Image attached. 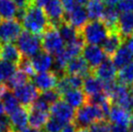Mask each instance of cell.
<instances>
[{"instance_id": "6da1fadb", "label": "cell", "mask_w": 133, "mask_h": 132, "mask_svg": "<svg viewBox=\"0 0 133 132\" xmlns=\"http://www.w3.org/2000/svg\"><path fill=\"white\" fill-rule=\"evenodd\" d=\"M22 26L27 32L39 36L43 35L51 24L44 10L38 6L33 0V2L24 10V15L22 19Z\"/></svg>"}, {"instance_id": "7a4b0ae2", "label": "cell", "mask_w": 133, "mask_h": 132, "mask_svg": "<svg viewBox=\"0 0 133 132\" xmlns=\"http://www.w3.org/2000/svg\"><path fill=\"white\" fill-rule=\"evenodd\" d=\"M110 29L101 19L89 21L80 30V35L87 45H102L110 34Z\"/></svg>"}, {"instance_id": "3957f363", "label": "cell", "mask_w": 133, "mask_h": 132, "mask_svg": "<svg viewBox=\"0 0 133 132\" xmlns=\"http://www.w3.org/2000/svg\"><path fill=\"white\" fill-rule=\"evenodd\" d=\"M100 120H107L102 109L96 105L85 103L75 112L73 123L77 128H87Z\"/></svg>"}, {"instance_id": "277c9868", "label": "cell", "mask_w": 133, "mask_h": 132, "mask_svg": "<svg viewBox=\"0 0 133 132\" xmlns=\"http://www.w3.org/2000/svg\"><path fill=\"white\" fill-rule=\"evenodd\" d=\"M17 47L22 57L31 58L41 51L42 43L39 36L23 30L17 39Z\"/></svg>"}, {"instance_id": "5b68a950", "label": "cell", "mask_w": 133, "mask_h": 132, "mask_svg": "<svg viewBox=\"0 0 133 132\" xmlns=\"http://www.w3.org/2000/svg\"><path fill=\"white\" fill-rule=\"evenodd\" d=\"M34 2L44 10L52 26L56 28L59 23L64 21L65 11L61 0H34Z\"/></svg>"}, {"instance_id": "8992f818", "label": "cell", "mask_w": 133, "mask_h": 132, "mask_svg": "<svg viewBox=\"0 0 133 132\" xmlns=\"http://www.w3.org/2000/svg\"><path fill=\"white\" fill-rule=\"evenodd\" d=\"M41 43L44 51L50 54L51 55H58L65 47V43L60 37L57 29L52 25L42 35Z\"/></svg>"}, {"instance_id": "52a82bcc", "label": "cell", "mask_w": 133, "mask_h": 132, "mask_svg": "<svg viewBox=\"0 0 133 132\" xmlns=\"http://www.w3.org/2000/svg\"><path fill=\"white\" fill-rule=\"evenodd\" d=\"M22 31V24L16 18L2 21L0 23V43H12L18 39Z\"/></svg>"}, {"instance_id": "ba28073f", "label": "cell", "mask_w": 133, "mask_h": 132, "mask_svg": "<svg viewBox=\"0 0 133 132\" xmlns=\"http://www.w3.org/2000/svg\"><path fill=\"white\" fill-rule=\"evenodd\" d=\"M14 95L18 99L19 103L23 107H28L40 96V91L35 88L32 83H26L13 90Z\"/></svg>"}, {"instance_id": "9c48e42d", "label": "cell", "mask_w": 133, "mask_h": 132, "mask_svg": "<svg viewBox=\"0 0 133 132\" xmlns=\"http://www.w3.org/2000/svg\"><path fill=\"white\" fill-rule=\"evenodd\" d=\"M66 75H73L79 77H88L89 75L93 74V70L89 67L88 62L83 56H77L68 61L65 67Z\"/></svg>"}, {"instance_id": "30bf717a", "label": "cell", "mask_w": 133, "mask_h": 132, "mask_svg": "<svg viewBox=\"0 0 133 132\" xmlns=\"http://www.w3.org/2000/svg\"><path fill=\"white\" fill-rule=\"evenodd\" d=\"M82 52L83 57L92 70L95 69L97 66L100 65L106 59V57H108L102 48L95 45H85Z\"/></svg>"}, {"instance_id": "8fae6325", "label": "cell", "mask_w": 133, "mask_h": 132, "mask_svg": "<svg viewBox=\"0 0 133 132\" xmlns=\"http://www.w3.org/2000/svg\"><path fill=\"white\" fill-rule=\"evenodd\" d=\"M75 112L76 111L62 99L52 104L50 108V114L52 115V117L58 118L64 123H70L74 121Z\"/></svg>"}, {"instance_id": "7c38bea8", "label": "cell", "mask_w": 133, "mask_h": 132, "mask_svg": "<svg viewBox=\"0 0 133 132\" xmlns=\"http://www.w3.org/2000/svg\"><path fill=\"white\" fill-rule=\"evenodd\" d=\"M58 77L54 71L42 72L32 78V84L40 92L52 89L56 87Z\"/></svg>"}, {"instance_id": "4fadbf2b", "label": "cell", "mask_w": 133, "mask_h": 132, "mask_svg": "<svg viewBox=\"0 0 133 132\" xmlns=\"http://www.w3.org/2000/svg\"><path fill=\"white\" fill-rule=\"evenodd\" d=\"M117 70L118 69L114 65L112 58L108 56L103 62L93 70V74L103 83H107V82L116 81V77L118 76Z\"/></svg>"}, {"instance_id": "5bb4252c", "label": "cell", "mask_w": 133, "mask_h": 132, "mask_svg": "<svg viewBox=\"0 0 133 132\" xmlns=\"http://www.w3.org/2000/svg\"><path fill=\"white\" fill-rule=\"evenodd\" d=\"M64 21L80 31L89 21V16L85 7L78 6L66 13V15H64Z\"/></svg>"}, {"instance_id": "9a60e30c", "label": "cell", "mask_w": 133, "mask_h": 132, "mask_svg": "<svg viewBox=\"0 0 133 132\" xmlns=\"http://www.w3.org/2000/svg\"><path fill=\"white\" fill-rule=\"evenodd\" d=\"M13 132H21L27 127L28 123V109L27 107L21 106L8 116Z\"/></svg>"}, {"instance_id": "2e32d148", "label": "cell", "mask_w": 133, "mask_h": 132, "mask_svg": "<svg viewBox=\"0 0 133 132\" xmlns=\"http://www.w3.org/2000/svg\"><path fill=\"white\" fill-rule=\"evenodd\" d=\"M84 80L82 77L79 76H73V75H64L62 77L58 78V82L56 84V89L61 94H64L65 92L69 91L71 89H79L83 88Z\"/></svg>"}, {"instance_id": "e0dca14e", "label": "cell", "mask_w": 133, "mask_h": 132, "mask_svg": "<svg viewBox=\"0 0 133 132\" xmlns=\"http://www.w3.org/2000/svg\"><path fill=\"white\" fill-rule=\"evenodd\" d=\"M130 118H131L130 112L116 105H112L107 117L109 122H112L113 124L123 125L127 127L130 124Z\"/></svg>"}, {"instance_id": "ac0fdd59", "label": "cell", "mask_w": 133, "mask_h": 132, "mask_svg": "<svg viewBox=\"0 0 133 132\" xmlns=\"http://www.w3.org/2000/svg\"><path fill=\"white\" fill-rule=\"evenodd\" d=\"M30 60H31L35 72H38V73L50 71V69L54 65L52 55L44 51L38 52L36 55L31 57Z\"/></svg>"}, {"instance_id": "d6986e66", "label": "cell", "mask_w": 133, "mask_h": 132, "mask_svg": "<svg viewBox=\"0 0 133 132\" xmlns=\"http://www.w3.org/2000/svg\"><path fill=\"white\" fill-rule=\"evenodd\" d=\"M117 31L122 38H130L133 36V13L119 14Z\"/></svg>"}, {"instance_id": "ffe728a7", "label": "cell", "mask_w": 133, "mask_h": 132, "mask_svg": "<svg viewBox=\"0 0 133 132\" xmlns=\"http://www.w3.org/2000/svg\"><path fill=\"white\" fill-rule=\"evenodd\" d=\"M122 41L123 38L119 35L118 31H111L102 44V50L105 55L109 57H112L115 52L122 46Z\"/></svg>"}, {"instance_id": "44dd1931", "label": "cell", "mask_w": 133, "mask_h": 132, "mask_svg": "<svg viewBox=\"0 0 133 132\" xmlns=\"http://www.w3.org/2000/svg\"><path fill=\"white\" fill-rule=\"evenodd\" d=\"M61 98L73 109H79L80 107L87 103L88 96L85 95L84 90L79 88V89H71L69 91L65 92L64 94H62Z\"/></svg>"}, {"instance_id": "7402d4cb", "label": "cell", "mask_w": 133, "mask_h": 132, "mask_svg": "<svg viewBox=\"0 0 133 132\" xmlns=\"http://www.w3.org/2000/svg\"><path fill=\"white\" fill-rule=\"evenodd\" d=\"M0 56L4 61H8L18 66L19 61L22 59V55L18 47L13 43L3 44L0 49Z\"/></svg>"}, {"instance_id": "603a6c76", "label": "cell", "mask_w": 133, "mask_h": 132, "mask_svg": "<svg viewBox=\"0 0 133 132\" xmlns=\"http://www.w3.org/2000/svg\"><path fill=\"white\" fill-rule=\"evenodd\" d=\"M28 122L31 127L40 129L45 126L50 118V112L38 110L32 107H28Z\"/></svg>"}, {"instance_id": "cb8c5ba5", "label": "cell", "mask_w": 133, "mask_h": 132, "mask_svg": "<svg viewBox=\"0 0 133 132\" xmlns=\"http://www.w3.org/2000/svg\"><path fill=\"white\" fill-rule=\"evenodd\" d=\"M83 90L87 96H90L104 90V83L96 77L94 74L85 78L83 83Z\"/></svg>"}, {"instance_id": "d4e9b609", "label": "cell", "mask_w": 133, "mask_h": 132, "mask_svg": "<svg viewBox=\"0 0 133 132\" xmlns=\"http://www.w3.org/2000/svg\"><path fill=\"white\" fill-rule=\"evenodd\" d=\"M112 61L116 66L117 69H121L123 66L127 65L133 60V55L129 49L126 47V45H122L121 48L114 54V55L111 57Z\"/></svg>"}, {"instance_id": "484cf974", "label": "cell", "mask_w": 133, "mask_h": 132, "mask_svg": "<svg viewBox=\"0 0 133 132\" xmlns=\"http://www.w3.org/2000/svg\"><path fill=\"white\" fill-rule=\"evenodd\" d=\"M119 12L116 6H106L102 15V22L107 25L110 31H117Z\"/></svg>"}, {"instance_id": "4316f807", "label": "cell", "mask_w": 133, "mask_h": 132, "mask_svg": "<svg viewBox=\"0 0 133 132\" xmlns=\"http://www.w3.org/2000/svg\"><path fill=\"white\" fill-rule=\"evenodd\" d=\"M56 29L58 31L60 37L62 38V40L64 41V43H66V44H69L71 42L75 41L80 36V31L72 25H70L65 21L60 22L56 27Z\"/></svg>"}, {"instance_id": "83f0119b", "label": "cell", "mask_w": 133, "mask_h": 132, "mask_svg": "<svg viewBox=\"0 0 133 132\" xmlns=\"http://www.w3.org/2000/svg\"><path fill=\"white\" fill-rule=\"evenodd\" d=\"M105 7L106 6L103 0H89V2L85 6L90 21L100 19L102 18Z\"/></svg>"}, {"instance_id": "f1b7e54d", "label": "cell", "mask_w": 133, "mask_h": 132, "mask_svg": "<svg viewBox=\"0 0 133 132\" xmlns=\"http://www.w3.org/2000/svg\"><path fill=\"white\" fill-rule=\"evenodd\" d=\"M18 8L13 0H0V17L5 19L16 18Z\"/></svg>"}, {"instance_id": "f546056e", "label": "cell", "mask_w": 133, "mask_h": 132, "mask_svg": "<svg viewBox=\"0 0 133 132\" xmlns=\"http://www.w3.org/2000/svg\"><path fill=\"white\" fill-rule=\"evenodd\" d=\"M1 101L3 103L4 110H5V113L7 115L12 114L14 111H16L21 106L18 99L16 98L14 93L11 92L10 89H8L7 91L5 92V94L1 97Z\"/></svg>"}, {"instance_id": "4dcf8cb0", "label": "cell", "mask_w": 133, "mask_h": 132, "mask_svg": "<svg viewBox=\"0 0 133 132\" xmlns=\"http://www.w3.org/2000/svg\"><path fill=\"white\" fill-rule=\"evenodd\" d=\"M29 79L30 78L26 74L23 73L22 71L17 70L15 73L8 79V81L5 84H6V85H7V88L9 89H13L14 90L15 88H19V87L26 84V83H28Z\"/></svg>"}, {"instance_id": "1f68e13d", "label": "cell", "mask_w": 133, "mask_h": 132, "mask_svg": "<svg viewBox=\"0 0 133 132\" xmlns=\"http://www.w3.org/2000/svg\"><path fill=\"white\" fill-rule=\"evenodd\" d=\"M118 83L124 84L126 87H130L133 84V60L127 65L123 66L119 69L118 73Z\"/></svg>"}, {"instance_id": "d6a6232c", "label": "cell", "mask_w": 133, "mask_h": 132, "mask_svg": "<svg viewBox=\"0 0 133 132\" xmlns=\"http://www.w3.org/2000/svg\"><path fill=\"white\" fill-rule=\"evenodd\" d=\"M17 71V65L8 61H0V83L7 82L8 79Z\"/></svg>"}, {"instance_id": "836d02e7", "label": "cell", "mask_w": 133, "mask_h": 132, "mask_svg": "<svg viewBox=\"0 0 133 132\" xmlns=\"http://www.w3.org/2000/svg\"><path fill=\"white\" fill-rule=\"evenodd\" d=\"M65 124L67 123H64L58 118L51 117L44 126L45 132H62V129L65 126Z\"/></svg>"}, {"instance_id": "e575fe53", "label": "cell", "mask_w": 133, "mask_h": 132, "mask_svg": "<svg viewBox=\"0 0 133 132\" xmlns=\"http://www.w3.org/2000/svg\"><path fill=\"white\" fill-rule=\"evenodd\" d=\"M39 97H41L44 101H46L50 106H52V104H55V103H56L61 99V94L59 93L56 88V89L52 88V89H50V90L41 92Z\"/></svg>"}, {"instance_id": "d590c367", "label": "cell", "mask_w": 133, "mask_h": 132, "mask_svg": "<svg viewBox=\"0 0 133 132\" xmlns=\"http://www.w3.org/2000/svg\"><path fill=\"white\" fill-rule=\"evenodd\" d=\"M89 132H110L111 124L108 120H100L89 126Z\"/></svg>"}, {"instance_id": "8d00e7d4", "label": "cell", "mask_w": 133, "mask_h": 132, "mask_svg": "<svg viewBox=\"0 0 133 132\" xmlns=\"http://www.w3.org/2000/svg\"><path fill=\"white\" fill-rule=\"evenodd\" d=\"M19 66V70L22 71L24 74H26L29 78H33L35 76V70L33 68V65L31 63L30 58L27 57H22V59L19 61V63L18 64Z\"/></svg>"}, {"instance_id": "74e56055", "label": "cell", "mask_w": 133, "mask_h": 132, "mask_svg": "<svg viewBox=\"0 0 133 132\" xmlns=\"http://www.w3.org/2000/svg\"><path fill=\"white\" fill-rule=\"evenodd\" d=\"M116 7L119 13H133V0H121Z\"/></svg>"}, {"instance_id": "f35d334b", "label": "cell", "mask_w": 133, "mask_h": 132, "mask_svg": "<svg viewBox=\"0 0 133 132\" xmlns=\"http://www.w3.org/2000/svg\"><path fill=\"white\" fill-rule=\"evenodd\" d=\"M13 1L15 2L18 10H25L33 2V0H13Z\"/></svg>"}, {"instance_id": "ab89813d", "label": "cell", "mask_w": 133, "mask_h": 132, "mask_svg": "<svg viewBox=\"0 0 133 132\" xmlns=\"http://www.w3.org/2000/svg\"><path fill=\"white\" fill-rule=\"evenodd\" d=\"M110 132H128V127L123 125L112 124Z\"/></svg>"}, {"instance_id": "60d3db41", "label": "cell", "mask_w": 133, "mask_h": 132, "mask_svg": "<svg viewBox=\"0 0 133 132\" xmlns=\"http://www.w3.org/2000/svg\"><path fill=\"white\" fill-rule=\"evenodd\" d=\"M76 131H77V127H76V125L73 122L65 124V126L62 129V132H76Z\"/></svg>"}, {"instance_id": "b9f144b4", "label": "cell", "mask_w": 133, "mask_h": 132, "mask_svg": "<svg viewBox=\"0 0 133 132\" xmlns=\"http://www.w3.org/2000/svg\"><path fill=\"white\" fill-rule=\"evenodd\" d=\"M126 47L129 49V51H131V54L133 55V36L130 37V38H127V41H126Z\"/></svg>"}, {"instance_id": "7bdbcfd3", "label": "cell", "mask_w": 133, "mask_h": 132, "mask_svg": "<svg viewBox=\"0 0 133 132\" xmlns=\"http://www.w3.org/2000/svg\"><path fill=\"white\" fill-rule=\"evenodd\" d=\"M9 88H7L6 84H3V83H0V98L5 94V92L7 91Z\"/></svg>"}, {"instance_id": "ee69618b", "label": "cell", "mask_w": 133, "mask_h": 132, "mask_svg": "<svg viewBox=\"0 0 133 132\" xmlns=\"http://www.w3.org/2000/svg\"><path fill=\"white\" fill-rule=\"evenodd\" d=\"M119 1L121 0H103V2L107 6H116V5H118L119 3Z\"/></svg>"}, {"instance_id": "f6af8a7d", "label": "cell", "mask_w": 133, "mask_h": 132, "mask_svg": "<svg viewBox=\"0 0 133 132\" xmlns=\"http://www.w3.org/2000/svg\"><path fill=\"white\" fill-rule=\"evenodd\" d=\"M21 132H42L40 129H37V128H34V127H26L24 128L23 130H22Z\"/></svg>"}, {"instance_id": "bcb514c9", "label": "cell", "mask_w": 133, "mask_h": 132, "mask_svg": "<svg viewBox=\"0 0 133 132\" xmlns=\"http://www.w3.org/2000/svg\"><path fill=\"white\" fill-rule=\"evenodd\" d=\"M6 114L5 113V110H4V106H3V103L1 101V99H0V117L4 116V115Z\"/></svg>"}, {"instance_id": "7dc6e473", "label": "cell", "mask_w": 133, "mask_h": 132, "mask_svg": "<svg viewBox=\"0 0 133 132\" xmlns=\"http://www.w3.org/2000/svg\"><path fill=\"white\" fill-rule=\"evenodd\" d=\"M76 132H89V128H77Z\"/></svg>"}, {"instance_id": "c3c4849f", "label": "cell", "mask_w": 133, "mask_h": 132, "mask_svg": "<svg viewBox=\"0 0 133 132\" xmlns=\"http://www.w3.org/2000/svg\"><path fill=\"white\" fill-rule=\"evenodd\" d=\"M130 125H131V127L133 128V111H132V114H131V118H130Z\"/></svg>"}, {"instance_id": "681fc988", "label": "cell", "mask_w": 133, "mask_h": 132, "mask_svg": "<svg viewBox=\"0 0 133 132\" xmlns=\"http://www.w3.org/2000/svg\"><path fill=\"white\" fill-rule=\"evenodd\" d=\"M0 132H13V131H12V130H7V129L0 128Z\"/></svg>"}, {"instance_id": "f907efd6", "label": "cell", "mask_w": 133, "mask_h": 132, "mask_svg": "<svg viewBox=\"0 0 133 132\" xmlns=\"http://www.w3.org/2000/svg\"><path fill=\"white\" fill-rule=\"evenodd\" d=\"M1 22H2V18L0 17V23H1Z\"/></svg>"}, {"instance_id": "816d5d0a", "label": "cell", "mask_w": 133, "mask_h": 132, "mask_svg": "<svg viewBox=\"0 0 133 132\" xmlns=\"http://www.w3.org/2000/svg\"><path fill=\"white\" fill-rule=\"evenodd\" d=\"M0 49H1V43H0Z\"/></svg>"}, {"instance_id": "f5cc1de1", "label": "cell", "mask_w": 133, "mask_h": 132, "mask_svg": "<svg viewBox=\"0 0 133 132\" xmlns=\"http://www.w3.org/2000/svg\"><path fill=\"white\" fill-rule=\"evenodd\" d=\"M128 132H133V130H131V131H128Z\"/></svg>"}, {"instance_id": "db71d44e", "label": "cell", "mask_w": 133, "mask_h": 132, "mask_svg": "<svg viewBox=\"0 0 133 132\" xmlns=\"http://www.w3.org/2000/svg\"><path fill=\"white\" fill-rule=\"evenodd\" d=\"M0 61H1V56H0Z\"/></svg>"}]
</instances>
